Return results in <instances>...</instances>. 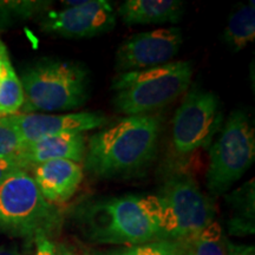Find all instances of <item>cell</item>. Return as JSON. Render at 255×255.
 Listing matches in <instances>:
<instances>
[{"instance_id":"cell-14","label":"cell","mask_w":255,"mask_h":255,"mask_svg":"<svg viewBox=\"0 0 255 255\" xmlns=\"http://www.w3.org/2000/svg\"><path fill=\"white\" fill-rule=\"evenodd\" d=\"M184 4L178 0H127L116 15L126 25L177 23L182 18Z\"/></svg>"},{"instance_id":"cell-11","label":"cell","mask_w":255,"mask_h":255,"mask_svg":"<svg viewBox=\"0 0 255 255\" xmlns=\"http://www.w3.org/2000/svg\"><path fill=\"white\" fill-rule=\"evenodd\" d=\"M0 124L14 129L24 144H28L46 137L84 133L88 130L103 128L108 124V117L102 113L88 111L64 115L15 114L0 117Z\"/></svg>"},{"instance_id":"cell-23","label":"cell","mask_w":255,"mask_h":255,"mask_svg":"<svg viewBox=\"0 0 255 255\" xmlns=\"http://www.w3.org/2000/svg\"><path fill=\"white\" fill-rule=\"evenodd\" d=\"M19 169H26L23 162L18 157H11V158H0V183L8 177L12 173Z\"/></svg>"},{"instance_id":"cell-2","label":"cell","mask_w":255,"mask_h":255,"mask_svg":"<svg viewBox=\"0 0 255 255\" xmlns=\"http://www.w3.org/2000/svg\"><path fill=\"white\" fill-rule=\"evenodd\" d=\"M161 120L150 114L128 116L103 128L87 143L83 163L85 171L98 178L128 177L154 161Z\"/></svg>"},{"instance_id":"cell-25","label":"cell","mask_w":255,"mask_h":255,"mask_svg":"<svg viewBox=\"0 0 255 255\" xmlns=\"http://www.w3.org/2000/svg\"><path fill=\"white\" fill-rule=\"evenodd\" d=\"M8 64H11V62H9L7 50H6L4 43L0 40V78H1L2 75L5 73Z\"/></svg>"},{"instance_id":"cell-16","label":"cell","mask_w":255,"mask_h":255,"mask_svg":"<svg viewBox=\"0 0 255 255\" xmlns=\"http://www.w3.org/2000/svg\"><path fill=\"white\" fill-rule=\"evenodd\" d=\"M233 209L231 233L238 235L254 232V178L226 196Z\"/></svg>"},{"instance_id":"cell-12","label":"cell","mask_w":255,"mask_h":255,"mask_svg":"<svg viewBox=\"0 0 255 255\" xmlns=\"http://www.w3.org/2000/svg\"><path fill=\"white\" fill-rule=\"evenodd\" d=\"M33 180L41 195L52 205L65 203L81 186L84 170L69 159H53L33 167Z\"/></svg>"},{"instance_id":"cell-10","label":"cell","mask_w":255,"mask_h":255,"mask_svg":"<svg viewBox=\"0 0 255 255\" xmlns=\"http://www.w3.org/2000/svg\"><path fill=\"white\" fill-rule=\"evenodd\" d=\"M182 44V30L176 26L137 33L117 49L115 69L123 73L164 65L175 58Z\"/></svg>"},{"instance_id":"cell-8","label":"cell","mask_w":255,"mask_h":255,"mask_svg":"<svg viewBox=\"0 0 255 255\" xmlns=\"http://www.w3.org/2000/svg\"><path fill=\"white\" fill-rule=\"evenodd\" d=\"M222 122L218 96L205 89H191L174 116V150L180 156H187L201 148H208Z\"/></svg>"},{"instance_id":"cell-1","label":"cell","mask_w":255,"mask_h":255,"mask_svg":"<svg viewBox=\"0 0 255 255\" xmlns=\"http://www.w3.org/2000/svg\"><path fill=\"white\" fill-rule=\"evenodd\" d=\"M87 240L100 245H135L163 240V212L157 195L91 200L75 213Z\"/></svg>"},{"instance_id":"cell-20","label":"cell","mask_w":255,"mask_h":255,"mask_svg":"<svg viewBox=\"0 0 255 255\" xmlns=\"http://www.w3.org/2000/svg\"><path fill=\"white\" fill-rule=\"evenodd\" d=\"M50 1H0V28L26 20L33 15L45 12Z\"/></svg>"},{"instance_id":"cell-24","label":"cell","mask_w":255,"mask_h":255,"mask_svg":"<svg viewBox=\"0 0 255 255\" xmlns=\"http://www.w3.org/2000/svg\"><path fill=\"white\" fill-rule=\"evenodd\" d=\"M227 255H255L253 246H238L229 242Z\"/></svg>"},{"instance_id":"cell-18","label":"cell","mask_w":255,"mask_h":255,"mask_svg":"<svg viewBox=\"0 0 255 255\" xmlns=\"http://www.w3.org/2000/svg\"><path fill=\"white\" fill-rule=\"evenodd\" d=\"M25 96L20 79L12 64L0 78V117L15 115L23 108Z\"/></svg>"},{"instance_id":"cell-4","label":"cell","mask_w":255,"mask_h":255,"mask_svg":"<svg viewBox=\"0 0 255 255\" xmlns=\"http://www.w3.org/2000/svg\"><path fill=\"white\" fill-rule=\"evenodd\" d=\"M23 85L24 111H69L81 108L89 97V72L71 60L41 59L19 78Z\"/></svg>"},{"instance_id":"cell-9","label":"cell","mask_w":255,"mask_h":255,"mask_svg":"<svg viewBox=\"0 0 255 255\" xmlns=\"http://www.w3.org/2000/svg\"><path fill=\"white\" fill-rule=\"evenodd\" d=\"M62 9L49 11L41 30L64 38H92L110 32L116 25V11L105 0L64 1Z\"/></svg>"},{"instance_id":"cell-6","label":"cell","mask_w":255,"mask_h":255,"mask_svg":"<svg viewBox=\"0 0 255 255\" xmlns=\"http://www.w3.org/2000/svg\"><path fill=\"white\" fill-rule=\"evenodd\" d=\"M156 195L163 212V240L186 241L214 221V203L189 174L171 173Z\"/></svg>"},{"instance_id":"cell-21","label":"cell","mask_w":255,"mask_h":255,"mask_svg":"<svg viewBox=\"0 0 255 255\" xmlns=\"http://www.w3.org/2000/svg\"><path fill=\"white\" fill-rule=\"evenodd\" d=\"M24 142L14 129L0 124V158L18 157Z\"/></svg>"},{"instance_id":"cell-27","label":"cell","mask_w":255,"mask_h":255,"mask_svg":"<svg viewBox=\"0 0 255 255\" xmlns=\"http://www.w3.org/2000/svg\"><path fill=\"white\" fill-rule=\"evenodd\" d=\"M73 255H75V254H73Z\"/></svg>"},{"instance_id":"cell-7","label":"cell","mask_w":255,"mask_h":255,"mask_svg":"<svg viewBox=\"0 0 255 255\" xmlns=\"http://www.w3.org/2000/svg\"><path fill=\"white\" fill-rule=\"evenodd\" d=\"M255 133L244 110L231 113L218 139L210 146L207 188L214 196L222 195L237 183L254 163Z\"/></svg>"},{"instance_id":"cell-13","label":"cell","mask_w":255,"mask_h":255,"mask_svg":"<svg viewBox=\"0 0 255 255\" xmlns=\"http://www.w3.org/2000/svg\"><path fill=\"white\" fill-rule=\"evenodd\" d=\"M85 152L87 141L84 133H65L24 144L18 158L26 169L30 165L34 167L53 159H69L81 164L84 161Z\"/></svg>"},{"instance_id":"cell-26","label":"cell","mask_w":255,"mask_h":255,"mask_svg":"<svg viewBox=\"0 0 255 255\" xmlns=\"http://www.w3.org/2000/svg\"><path fill=\"white\" fill-rule=\"evenodd\" d=\"M0 255H23L13 247L0 246Z\"/></svg>"},{"instance_id":"cell-22","label":"cell","mask_w":255,"mask_h":255,"mask_svg":"<svg viewBox=\"0 0 255 255\" xmlns=\"http://www.w3.org/2000/svg\"><path fill=\"white\" fill-rule=\"evenodd\" d=\"M34 241H36V253L34 255H73L71 252L57 247L46 237H39Z\"/></svg>"},{"instance_id":"cell-17","label":"cell","mask_w":255,"mask_h":255,"mask_svg":"<svg viewBox=\"0 0 255 255\" xmlns=\"http://www.w3.org/2000/svg\"><path fill=\"white\" fill-rule=\"evenodd\" d=\"M183 244L186 255H227L229 246L221 225L216 221L210 222Z\"/></svg>"},{"instance_id":"cell-19","label":"cell","mask_w":255,"mask_h":255,"mask_svg":"<svg viewBox=\"0 0 255 255\" xmlns=\"http://www.w3.org/2000/svg\"><path fill=\"white\" fill-rule=\"evenodd\" d=\"M91 255H186L183 241L158 240L117 250L96 252Z\"/></svg>"},{"instance_id":"cell-3","label":"cell","mask_w":255,"mask_h":255,"mask_svg":"<svg viewBox=\"0 0 255 255\" xmlns=\"http://www.w3.org/2000/svg\"><path fill=\"white\" fill-rule=\"evenodd\" d=\"M191 78L193 64L187 60L119 73L111 82L115 110L136 116L161 109L189 89Z\"/></svg>"},{"instance_id":"cell-15","label":"cell","mask_w":255,"mask_h":255,"mask_svg":"<svg viewBox=\"0 0 255 255\" xmlns=\"http://www.w3.org/2000/svg\"><path fill=\"white\" fill-rule=\"evenodd\" d=\"M255 38L254 1L242 5L228 19L222 33V40L233 52L244 50Z\"/></svg>"},{"instance_id":"cell-5","label":"cell","mask_w":255,"mask_h":255,"mask_svg":"<svg viewBox=\"0 0 255 255\" xmlns=\"http://www.w3.org/2000/svg\"><path fill=\"white\" fill-rule=\"evenodd\" d=\"M60 223L59 210L47 202L26 169L0 183V231L12 237L49 238Z\"/></svg>"}]
</instances>
